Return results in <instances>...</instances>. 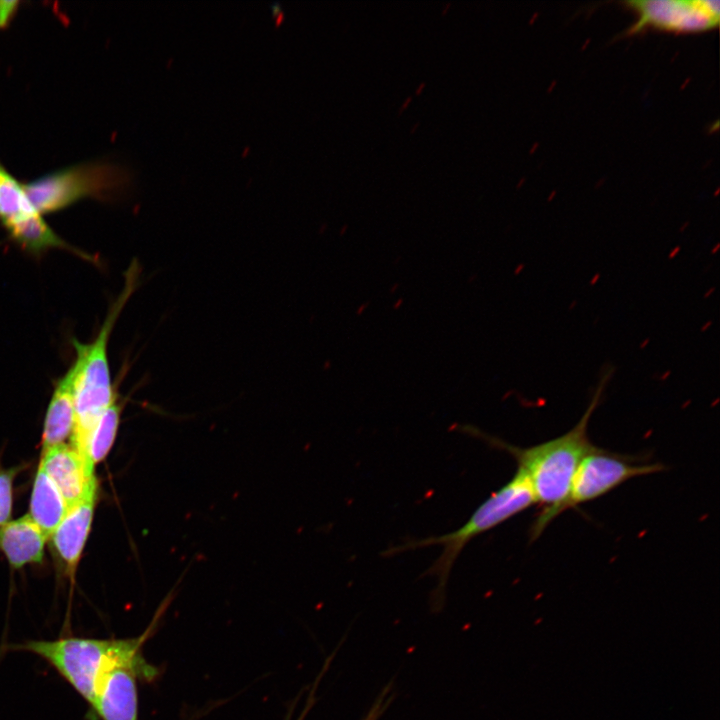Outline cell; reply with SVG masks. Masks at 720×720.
Returning <instances> with one entry per match:
<instances>
[{
	"label": "cell",
	"mask_w": 720,
	"mask_h": 720,
	"mask_svg": "<svg viewBox=\"0 0 720 720\" xmlns=\"http://www.w3.org/2000/svg\"><path fill=\"white\" fill-rule=\"evenodd\" d=\"M595 396L581 420L568 432L554 439L530 447H517L484 434L475 427L465 425L463 431L481 438L490 446L506 451L517 461L526 475L535 502L541 510L531 528V541L536 540L545 528L561 514V508L570 492L575 472L582 459L594 445L587 435L588 421L597 402Z\"/></svg>",
	"instance_id": "6da1fadb"
},
{
	"label": "cell",
	"mask_w": 720,
	"mask_h": 720,
	"mask_svg": "<svg viewBox=\"0 0 720 720\" xmlns=\"http://www.w3.org/2000/svg\"><path fill=\"white\" fill-rule=\"evenodd\" d=\"M140 267L134 261L125 274V285L105 318L97 338L90 344L74 341L77 359L74 372V427L72 444L86 457L89 436L104 411L115 401L107 357L113 326L139 282Z\"/></svg>",
	"instance_id": "7a4b0ae2"
},
{
	"label": "cell",
	"mask_w": 720,
	"mask_h": 720,
	"mask_svg": "<svg viewBox=\"0 0 720 720\" xmlns=\"http://www.w3.org/2000/svg\"><path fill=\"white\" fill-rule=\"evenodd\" d=\"M147 633L129 639L63 637L15 645L48 662L91 706L100 676L119 662L141 656Z\"/></svg>",
	"instance_id": "3957f363"
},
{
	"label": "cell",
	"mask_w": 720,
	"mask_h": 720,
	"mask_svg": "<svg viewBox=\"0 0 720 720\" xmlns=\"http://www.w3.org/2000/svg\"><path fill=\"white\" fill-rule=\"evenodd\" d=\"M535 498L524 472L517 468L513 477L497 491L493 492L464 525L457 530L441 536L409 541L385 551V555L404 552L432 545L443 547L442 553L428 569V573L437 577L435 594L442 599L450 571L467 543L476 536L500 525L515 515L534 505Z\"/></svg>",
	"instance_id": "277c9868"
},
{
	"label": "cell",
	"mask_w": 720,
	"mask_h": 720,
	"mask_svg": "<svg viewBox=\"0 0 720 720\" xmlns=\"http://www.w3.org/2000/svg\"><path fill=\"white\" fill-rule=\"evenodd\" d=\"M129 182L127 172L109 162L79 163L23 184L24 191L39 214L61 210L85 198H106Z\"/></svg>",
	"instance_id": "5b68a950"
},
{
	"label": "cell",
	"mask_w": 720,
	"mask_h": 720,
	"mask_svg": "<svg viewBox=\"0 0 720 720\" xmlns=\"http://www.w3.org/2000/svg\"><path fill=\"white\" fill-rule=\"evenodd\" d=\"M634 460L594 446L575 472L561 513L602 497L632 478L665 470L661 463H635Z\"/></svg>",
	"instance_id": "8992f818"
},
{
	"label": "cell",
	"mask_w": 720,
	"mask_h": 720,
	"mask_svg": "<svg viewBox=\"0 0 720 720\" xmlns=\"http://www.w3.org/2000/svg\"><path fill=\"white\" fill-rule=\"evenodd\" d=\"M637 19L629 33L646 28L673 33H698L716 28L720 20L718 0H633L625 2Z\"/></svg>",
	"instance_id": "52a82bcc"
},
{
	"label": "cell",
	"mask_w": 720,
	"mask_h": 720,
	"mask_svg": "<svg viewBox=\"0 0 720 720\" xmlns=\"http://www.w3.org/2000/svg\"><path fill=\"white\" fill-rule=\"evenodd\" d=\"M154 674L142 655L117 663L98 679L92 709L102 720H138L137 678Z\"/></svg>",
	"instance_id": "ba28073f"
},
{
	"label": "cell",
	"mask_w": 720,
	"mask_h": 720,
	"mask_svg": "<svg viewBox=\"0 0 720 720\" xmlns=\"http://www.w3.org/2000/svg\"><path fill=\"white\" fill-rule=\"evenodd\" d=\"M39 467L56 486L69 509L96 498L94 466L72 446L61 444L44 450Z\"/></svg>",
	"instance_id": "9c48e42d"
},
{
	"label": "cell",
	"mask_w": 720,
	"mask_h": 720,
	"mask_svg": "<svg viewBox=\"0 0 720 720\" xmlns=\"http://www.w3.org/2000/svg\"><path fill=\"white\" fill-rule=\"evenodd\" d=\"M95 507V498L70 508L51 534L52 545L65 570L73 575L86 543Z\"/></svg>",
	"instance_id": "30bf717a"
},
{
	"label": "cell",
	"mask_w": 720,
	"mask_h": 720,
	"mask_svg": "<svg viewBox=\"0 0 720 720\" xmlns=\"http://www.w3.org/2000/svg\"><path fill=\"white\" fill-rule=\"evenodd\" d=\"M46 538L30 516L0 526V550L15 568L40 562Z\"/></svg>",
	"instance_id": "8fae6325"
},
{
	"label": "cell",
	"mask_w": 720,
	"mask_h": 720,
	"mask_svg": "<svg viewBox=\"0 0 720 720\" xmlns=\"http://www.w3.org/2000/svg\"><path fill=\"white\" fill-rule=\"evenodd\" d=\"M74 427V372L71 367L54 390L42 436L43 451L63 444Z\"/></svg>",
	"instance_id": "7c38bea8"
},
{
	"label": "cell",
	"mask_w": 720,
	"mask_h": 720,
	"mask_svg": "<svg viewBox=\"0 0 720 720\" xmlns=\"http://www.w3.org/2000/svg\"><path fill=\"white\" fill-rule=\"evenodd\" d=\"M68 510L69 507L56 486L39 467L31 494L30 518L47 537L51 536Z\"/></svg>",
	"instance_id": "4fadbf2b"
},
{
	"label": "cell",
	"mask_w": 720,
	"mask_h": 720,
	"mask_svg": "<svg viewBox=\"0 0 720 720\" xmlns=\"http://www.w3.org/2000/svg\"><path fill=\"white\" fill-rule=\"evenodd\" d=\"M5 227L11 237L30 252L39 253L52 247H67L66 243L48 226L38 212Z\"/></svg>",
	"instance_id": "5bb4252c"
},
{
	"label": "cell",
	"mask_w": 720,
	"mask_h": 720,
	"mask_svg": "<svg viewBox=\"0 0 720 720\" xmlns=\"http://www.w3.org/2000/svg\"><path fill=\"white\" fill-rule=\"evenodd\" d=\"M37 212L20 184L0 165V219L4 226Z\"/></svg>",
	"instance_id": "9a60e30c"
},
{
	"label": "cell",
	"mask_w": 720,
	"mask_h": 720,
	"mask_svg": "<svg viewBox=\"0 0 720 720\" xmlns=\"http://www.w3.org/2000/svg\"><path fill=\"white\" fill-rule=\"evenodd\" d=\"M120 412L121 406L115 401L104 411L92 430L86 446V458L93 466L109 453L118 431Z\"/></svg>",
	"instance_id": "2e32d148"
},
{
	"label": "cell",
	"mask_w": 720,
	"mask_h": 720,
	"mask_svg": "<svg viewBox=\"0 0 720 720\" xmlns=\"http://www.w3.org/2000/svg\"><path fill=\"white\" fill-rule=\"evenodd\" d=\"M15 469L0 470V526L7 523L12 511V483Z\"/></svg>",
	"instance_id": "e0dca14e"
},
{
	"label": "cell",
	"mask_w": 720,
	"mask_h": 720,
	"mask_svg": "<svg viewBox=\"0 0 720 720\" xmlns=\"http://www.w3.org/2000/svg\"><path fill=\"white\" fill-rule=\"evenodd\" d=\"M19 1L0 0V28L9 24L17 12Z\"/></svg>",
	"instance_id": "ac0fdd59"
},
{
	"label": "cell",
	"mask_w": 720,
	"mask_h": 720,
	"mask_svg": "<svg viewBox=\"0 0 720 720\" xmlns=\"http://www.w3.org/2000/svg\"><path fill=\"white\" fill-rule=\"evenodd\" d=\"M390 699L387 697V690L379 695L375 703L362 720H378L387 708Z\"/></svg>",
	"instance_id": "d6986e66"
}]
</instances>
